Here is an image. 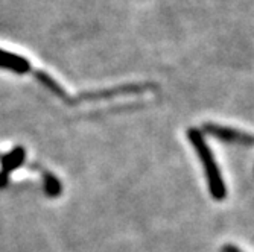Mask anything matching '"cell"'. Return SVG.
Listing matches in <instances>:
<instances>
[{"label": "cell", "mask_w": 254, "mask_h": 252, "mask_svg": "<svg viewBox=\"0 0 254 252\" xmlns=\"http://www.w3.org/2000/svg\"><path fill=\"white\" fill-rule=\"evenodd\" d=\"M35 78L48 88L49 91H52V93L55 95V96H58L60 99H64V101H68V96H67V93H65V90L51 76V75H48V73H44V72H35Z\"/></svg>", "instance_id": "obj_5"}, {"label": "cell", "mask_w": 254, "mask_h": 252, "mask_svg": "<svg viewBox=\"0 0 254 252\" xmlns=\"http://www.w3.org/2000/svg\"><path fill=\"white\" fill-rule=\"evenodd\" d=\"M43 189H44L46 196H49V198H58L61 195V192H63L61 182L54 173H44Z\"/></svg>", "instance_id": "obj_6"}, {"label": "cell", "mask_w": 254, "mask_h": 252, "mask_svg": "<svg viewBox=\"0 0 254 252\" xmlns=\"http://www.w3.org/2000/svg\"><path fill=\"white\" fill-rule=\"evenodd\" d=\"M25 159H26V152H25V149H23L21 146H17V148H14L12 151H9L6 155H3L2 156V172H5V173H11V172H14L15 169H18L23 163H25Z\"/></svg>", "instance_id": "obj_4"}, {"label": "cell", "mask_w": 254, "mask_h": 252, "mask_svg": "<svg viewBox=\"0 0 254 252\" xmlns=\"http://www.w3.org/2000/svg\"><path fill=\"white\" fill-rule=\"evenodd\" d=\"M8 184V173L0 170V187H5Z\"/></svg>", "instance_id": "obj_7"}, {"label": "cell", "mask_w": 254, "mask_h": 252, "mask_svg": "<svg viewBox=\"0 0 254 252\" xmlns=\"http://www.w3.org/2000/svg\"><path fill=\"white\" fill-rule=\"evenodd\" d=\"M0 68H5L17 75H25L31 70V62L17 53L0 49Z\"/></svg>", "instance_id": "obj_3"}, {"label": "cell", "mask_w": 254, "mask_h": 252, "mask_svg": "<svg viewBox=\"0 0 254 252\" xmlns=\"http://www.w3.org/2000/svg\"><path fill=\"white\" fill-rule=\"evenodd\" d=\"M205 131L212 134L216 139L227 142V143H241V145H254V137L245 132H241L238 129L228 128V126H221L215 123H207Z\"/></svg>", "instance_id": "obj_2"}, {"label": "cell", "mask_w": 254, "mask_h": 252, "mask_svg": "<svg viewBox=\"0 0 254 252\" xmlns=\"http://www.w3.org/2000/svg\"><path fill=\"white\" fill-rule=\"evenodd\" d=\"M188 135H189V140H190L192 146L195 148L201 163H202V167H204V172L207 176V182H209V187H210V193L213 195V198L222 199L225 196V184L222 181L221 172L216 166L215 156H213L209 145L205 143L202 134L198 129H189Z\"/></svg>", "instance_id": "obj_1"}, {"label": "cell", "mask_w": 254, "mask_h": 252, "mask_svg": "<svg viewBox=\"0 0 254 252\" xmlns=\"http://www.w3.org/2000/svg\"><path fill=\"white\" fill-rule=\"evenodd\" d=\"M224 252H241L236 246H232V245H227L225 248H224Z\"/></svg>", "instance_id": "obj_8"}]
</instances>
